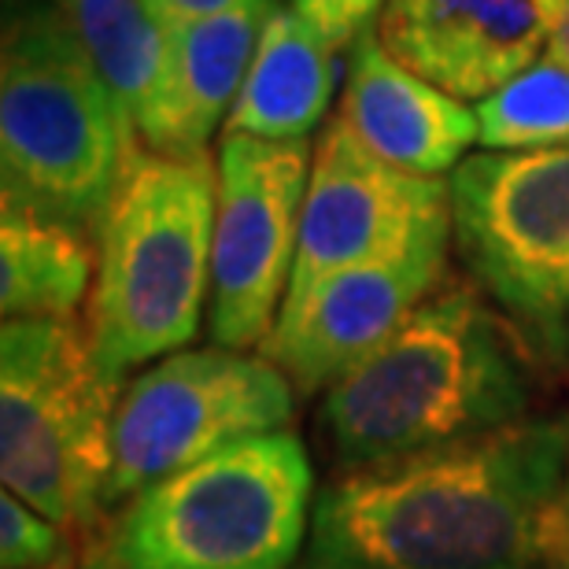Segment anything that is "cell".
Returning a JSON list of instances; mask_svg holds the SVG:
<instances>
[{"label":"cell","instance_id":"obj_21","mask_svg":"<svg viewBox=\"0 0 569 569\" xmlns=\"http://www.w3.org/2000/svg\"><path fill=\"white\" fill-rule=\"evenodd\" d=\"M278 0H152L159 19L167 27H181V22H200L214 16H230V11H252V8H274Z\"/></svg>","mask_w":569,"mask_h":569},{"label":"cell","instance_id":"obj_7","mask_svg":"<svg viewBox=\"0 0 569 569\" xmlns=\"http://www.w3.org/2000/svg\"><path fill=\"white\" fill-rule=\"evenodd\" d=\"M466 270L543 359H569V144L477 152L451 170Z\"/></svg>","mask_w":569,"mask_h":569},{"label":"cell","instance_id":"obj_6","mask_svg":"<svg viewBox=\"0 0 569 569\" xmlns=\"http://www.w3.org/2000/svg\"><path fill=\"white\" fill-rule=\"evenodd\" d=\"M119 381L97 367L71 318H4L0 473L4 488L71 537L97 540L111 473Z\"/></svg>","mask_w":569,"mask_h":569},{"label":"cell","instance_id":"obj_23","mask_svg":"<svg viewBox=\"0 0 569 569\" xmlns=\"http://www.w3.org/2000/svg\"><path fill=\"white\" fill-rule=\"evenodd\" d=\"M562 526H566V555H569V477H566V492H562Z\"/></svg>","mask_w":569,"mask_h":569},{"label":"cell","instance_id":"obj_1","mask_svg":"<svg viewBox=\"0 0 569 569\" xmlns=\"http://www.w3.org/2000/svg\"><path fill=\"white\" fill-rule=\"evenodd\" d=\"M566 477L569 422L551 418L356 466L315 496L307 566L569 569Z\"/></svg>","mask_w":569,"mask_h":569},{"label":"cell","instance_id":"obj_16","mask_svg":"<svg viewBox=\"0 0 569 569\" xmlns=\"http://www.w3.org/2000/svg\"><path fill=\"white\" fill-rule=\"evenodd\" d=\"M93 281L89 237L41 214H0V311L4 318H71Z\"/></svg>","mask_w":569,"mask_h":569},{"label":"cell","instance_id":"obj_22","mask_svg":"<svg viewBox=\"0 0 569 569\" xmlns=\"http://www.w3.org/2000/svg\"><path fill=\"white\" fill-rule=\"evenodd\" d=\"M548 56H555L562 67H569V0H555V19H551V38Z\"/></svg>","mask_w":569,"mask_h":569},{"label":"cell","instance_id":"obj_11","mask_svg":"<svg viewBox=\"0 0 569 569\" xmlns=\"http://www.w3.org/2000/svg\"><path fill=\"white\" fill-rule=\"evenodd\" d=\"M437 230H451V181L385 163L333 119L315 141L289 292Z\"/></svg>","mask_w":569,"mask_h":569},{"label":"cell","instance_id":"obj_24","mask_svg":"<svg viewBox=\"0 0 569 569\" xmlns=\"http://www.w3.org/2000/svg\"><path fill=\"white\" fill-rule=\"evenodd\" d=\"M19 4H63V0H8V8H19Z\"/></svg>","mask_w":569,"mask_h":569},{"label":"cell","instance_id":"obj_10","mask_svg":"<svg viewBox=\"0 0 569 569\" xmlns=\"http://www.w3.org/2000/svg\"><path fill=\"white\" fill-rule=\"evenodd\" d=\"M451 230L426 233L396 252L329 270L289 292L267 333L263 356L300 396L326 392L373 348L385 345L407 315L443 281Z\"/></svg>","mask_w":569,"mask_h":569},{"label":"cell","instance_id":"obj_25","mask_svg":"<svg viewBox=\"0 0 569 569\" xmlns=\"http://www.w3.org/2000/svg\"><path fill=\"white\" fill-rule=\"evenodd\" d=\"M303 569H322V566H303Z\"/></svg>","mask_w":569,"mask_h":569},{"label":"cell","instance_id":"obj_14","mask_svg":"<svg viewBox=\"0 0 569 569\" xmlns=\"http://www.w3.org/2000/svg\"><path fill=\"white\" fill-rule=\"evenodd\" d=\"M274 8L230 11L170 27V67L156 116L141 130L144 148L167 156L208 152L211 138L226 130V119L241 97L259 33Z\"/></svg>","mask_w":569,"mask_h":569},{"label":"cell","instance_id":"obj_2","mask_svg":"<svg viewBox=\"0 0 569 569\" xmlns=\"http://www.w3.org/2000/svg\"><path fill=\"white\" fill-rule=\"evenodd\" d=\"M518 340L470 284L440 281L385 345L326 389L329 455L356 470L521 422L532 370Z\"/></svg>","mask_w":569,"mask_h":569},{"label":"cell","instance_id":"obj_5","mask_svg":"<svg viewBox=\"0 0 569 569\" xmlns=\"http://www.w3.org/2000/svg\"><path fill=\"white\" fill-rule=\"evenodd\" d=\"M311 507L300 437L259 432L130 496L82 569H292Z\"/></svg>","mask_w":569,"mask_h":569},{"label":"cell","instance_id":"obj_3","mask_svg":"<svg viewBox=\"0 0 569 569\" xmlns=\"http://www.w3.org/2000/svg\"><path fill=\"white\" fill-rule=\"evenodd\" d=\"M138 148V130L89 60L67 4L8 8L0 52L4 208L93 237Z\"/></svg>","mask_w":569,"mask_h":569},{"label":"cell","instance_id":"obj_19","mask_svg":"<svg viewBox=\"0 0 569 569\" xmlns=\"http://www.w3.org/2000/svg\"><path fill=\"white\" fill-rule=\"evenodd\" d=\"M0 562L4 569L74 566V537L4 488L0 496Z\"/></svg>","mask_w":569,"mask_h":569},{"label":"cell","instance_id":"obj_17","mask_svg":"<svg viewBox=\"0 0 569 569\" xmlns=\"http://www.w3.org/2000/svg\"><path fill=\"white\" fill-rule=\"evenodd\" d=\"M89 60L141 130L152 122L170 67V27L152 0H63Z\"/></svg>","mask_w":569,"mask_h":569},{"label":"cell","instance_id":"obj_15","mask_svg":"<svg viewBox=\"0 0 569 569\" xmlns=\"http://www.w3.org/2000/svg\"><path fill=\"white\" fill-rule=\"evenodd\" d=\"M337 52L340 49H333L311 22L296 16L289 4H278L259 33L256 60L226 119V133L307 141L333 104L340 82Z\"/></svg>","mask_w":569,"mask_h":569},{"label":"cell","instance_id":"obj_20","mask_svg":"<svg viewBox=\"0 0 569 569\" xmlns=\"http://www.w3.org/2000/svg\"><path fill=\"white\" fill-rule=\"evenodd\" d=\"M389 0H289V8L307 19L333 49H351L362 30L378 27Z\"/></svg>","mask_w":569,"mask_h":569},{"label":"cell","instance_id":"obj_18","mask_svg":"<svg viewBox=\"0 0 569 569\" xmlns=\"http://www.w3.org/2000/svg\"><path fill=\"white\" fill-rule=\"evenodd\" d=\"M488 152H529L569 144V67L543 52L526 71L473 100Z\"/></svg>","mask_w":569,"mask_h":569},{"label":"cell","instance_id":"obj_13","mask_svg":"<svg viewBox=\"0 0 569 569\" xmlns=\"http://www.w3.org/2000/svg\"><path fill=\"white\" fill-rule=\"evenodd\" d=\"M337 119L367 152L418 174H448L481 138L470 100L396 60L378 27L351 41Z\"/></svg>","mask_w":569,"mask_h":569},{"label":"cell","instance_id":"obj_12","mask_svg":"<svg viewBox=\"0 0 569 569\" xmlns=\"http://www.w3.org/2000/svg\"><path fill=\"white\" fill-rule=\"evenodd\" d=\"M555 0H389L378 19L396 60L481 100L548 52Z\"/></svg>","mask_w":569,"mask_h":569},{"label":"cell","instance_id":"obj_4","mask_svg":"<svg viewBox=\"0 0 569 569\" xmlns=\"http://www.w3.org/2000/svg\"><path fill=\"white\" fill-rule=\"evenodd\" d=\"M219 159L138 148L97 233L89 348L104 378L186 348L211 300Z\"/></svg>","mask_w":569,"mask_h":569},{"label":"cell","instance_id":"obj_8","mask_svg":"<svg viewBox=\"0 0 569 569\" xmlns=\"http://www.w3.org/2000/svg\"><path fill=\"white\" fill-rule=\"evenodd\" d=\"M292 381L237 348L174 351L122 389L111 418L104 510L141 488L292 418Z\"/></svg>","mask_w":569,"mask_h":569},{"label":"cell","instance_id":"obj_9","mask_svg":"<svg viewBox=\"0 0 569 569\" xmlns=\"http://www.w3.org/2000/svg\"><path fill=\"white\" fill-rule=\"evenodd\" d=\"M315 148L222 133L211 248V337L222 348L263 345L292 281Z\"/></svg>","mask_w":569,"mask_h":569}]
</instances>
